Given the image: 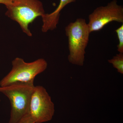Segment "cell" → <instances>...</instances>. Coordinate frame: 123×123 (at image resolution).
<instances>
[{"mask_svg": "<svg viewBox=\"0 0 123 123\" xmlns=\"http://www.w3.org/2000/svg\"><path fill=\"white\" fill-rule=\"evenodd\" d=\"M119 40L117 45V50L119 53H123V25L115 30Z\"/></svg>", "mask_w": 123, "mask_h": 123, "instance_id": "9c48e42d", "label": "cell"}, {"mask_svg": "<svg viewBox=\"0 0 123 123\" xmlns=\"http://www.w3.org/2000/svg\"><path fill=\"white\" fill-rule=\"evenodd\" d=\"M17 123H35L30 115L28 113Z\"/></svg>", "mask_w": 123, "mask_h": 123, "instance_id": "30bf717a", "label": "cell"}, {"mask_svg": "<svg viewBox=\"0 0 123 123\" xmlns=\"http://www.w3.org/2000/svg\"></svg>", "mask_w": 123, "mask_h": 123, "instance_id": "7c38bea8", "label": "cell"}, {"mask_svg": "<svg viewBox=\"0 0 123 123\" xmlns=\"http://www.w3.org/2000/svg\"><path fill=\"white\" fill-rule=\"evenodd\" d=\"M65 30L68 38L69 61L73 64L83 66L90 33L88 24L85 19L77 18L69 23Z\"/></svg>", "mask_w": 123, "mask_h": 123, "instance_id": "6da1fadb", "label": "cell"}, {"mask_svg": "<svg viewBox=\"0 0 123 123\" xmlns=\"http://www.w3.org/2000/svg\"><path fill=\"white\" fill-rule=\"evenodd\" d=\"M12 64L11 71L0 81L1 87L18 82L34 83L35 77L46 70L48 65L44 59L27 63L19 57L15 58Z\"/></svg>", "mask_w": 123, "mask_h": 123, "instance_id": "277c9868", "label": "cell"}, {"mask_svg": "<svg viewBox=\"0 0 123 123\" xmlns=\"http://www.w3.org/2000/svg\"><path fill=\"white\" fill-rule=\"evenodd\" d=\"M108 61L110 63L112 64L113 67L117 69L118 72L123 74V53L117 54Z\"/></svg>", "mask_w": 123, "mask_h": 123, "instance_id": "ba28073f", "label": "cell"}, {"mask_svg": "<svg viewBox=\"0 0 123 123\" xmlns=\"http://www.w3.org/2000/svg\"><path fill=\"white\" fill-rule=\"evenodd\" d=\"M12 0H0V4L5 5L6 6L12 3Z\"/></svg>", "mask_w": 123, "mask_h": 123, "instance_id": "8fae6325", "label": "cell"}, {"mask_svg": "<svg viewBox=\"0 0 123 123\" xmlns=\"http://www.w3.org/2000/svg\"><path fill=\"white\" fill-rule=\"evenodd\" d=\"M88 24L90 33L98 31L112 22L123 23V7L113 0L105 6L95 9L88 17Z\"/></svg>", "mask_w": 123, "mask_h": 123, "instance_id": "8992f818", "label": "cell"}, {"mask_svg": "<svg viewBox=\"0 0 123 123\" xmlns=\"http://www.w3.org/2000/svg\"><path fill=\"white\" fill-rule=\"evenodd\" d=\"M76 1V0H60L59 6L55 11L50 14H44L42 17L43 21L42 31L45 33L55 29L59 23L61 11L68 4Z\"/></svg>", "mask_w": 123, "mask_h": 123, "instance_id": "52a82bcc", "label": "cell"}, {"mask_svg": "<svg viewBox=\"0 0 123 123\" xmlns=\"http://www.w3.org/2000/svg\"><path fill=\"white\" fill-rule=\"evenodd\" d=\"M6 6V15L17 22L23 32L29 36H32L29 24L45 13L43 4L39 0H12L11 4Z\"/></svg>", "mask_w": 123, "mask_h": 123, "instance_id": "3957f363", "label": "cell"}, {"mask_svg": "<svg viewBox=\"0 0 123 123\" xmlns=\"http://www.w3.org/2000/svg\"><path fill=\"white\" fill-rule=\"evenodd\" d=\"M54 112V103L46 89L42 86H35L31 97L29 113L35 123L50 121Z\"/></svg>", "mask_w": 123, "mask_h": 123, "instance_id": "5b68a950", "label": "cell"}, {"mask_svg": "<svg viewBox=\"0 0 123 123\" xmlns=\"http://www.w3.org/2000/svg\"><path fill=\"white\" fill-rule=\"evenodd\" d=\"M34 83H15L0 87V92L9 99L11 105L9 123H17L29 113Z\"/></svg>", "mask_w": 123, "mask_h": 123, "instance_id": "7a4b0ae2", "label": "cell"}]
</instances>
